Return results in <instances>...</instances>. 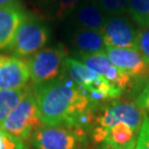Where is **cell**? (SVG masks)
<instances>
[{"label": "cell", "mask_w": 149, "mask_h": 149, "mask_svg": "<svg viewBox=\"0 0 149 149\" xmlns=\"http://www.w3.org/2000/svg\"><path fill=\"white\" fill-rule=\"evenodd\" d=\"M39 118L47 126L87 129L94 119L96 105L68 76L62 74L33 88Z\"/></svg>", "instance_id": "cell-1"}, {"label": "cell", "mask_w": 149, "mask_h": 149, "mask_svg": "<svg viewBox=\"0 0 149 149\" xmlns=\"http://www.w3.org/2000/svg\"><path fill=\"white\" fill-rule=\"evenodd\" d=\"M50 37L51 31L47 23L37 16L27 13L17 29L9 50L16 58H30L47 45Z\"/></svg>", "instance_id": "cell-2"}, {"label": "cell", "mask_w": 149, "mask_h": 149, "mask_svg": "<svg viewBox=\"0 0 149 149\" xmlns=\"http://www.w3.org/2000/svg\"><path fill=\"white\" fill-rule=\"evenodd\" d=\"M31 140L34 149H85L88 145L83 128L43 124L34 130Z\"/></svg>", "instance_id": "cell-3"}, {"label": "cell", "mask_w": 149, "mask_h": 149, "mask_svg": "<svg viewBox=\"0 0 149 149\" xmlns=\"http://www.w3.org/2000/svg\"><path fill=\"white\" fill-rule=\"evenodd\" d=\"M41 125L33 88H28L21 101L11 111L0 128L24 141L31 138L34 130Z\"/></svg>", "instance_id": "cell-4"}, {"label": "cell", "mask_w": 149, "mask_h": 149, "mask_svg": "<svg viewBox=\"0 0 149 149\" xmlns=\"http://www.w3.org/2000/svg\"><path fill=\"white\" fill-rule=\"evenodd\" d=\"M66 52L62 44L42 49L27 60L30 80L36 84H44L62 75Z\"/></svg>", "instance_id": "cell-5"}, {"label": "cell", "mask_w": 149, "mask_h": 149, "mask_svg": "<svg viewBox=\"0 0 149 149\" xmlns=\"http://www.w3.org/2000/svg\"><path fill=\"white\" fill-rule=\"evenodd\" d=\"M101 32L106 47L138 50L140 30L130 16L125 13L107 16Z\"/></svg>", "instance_id": "cell-6"}, {"label": "cell", "mask_w": 149, "mask_h": 149, "mask_svg": "<svg viewBox=\"0 0 149 149\" xmlns=\"http://www.w3.org/2000/svg\"><path fill=\"white\" fill-rule=\"evenodd\" d=\"M105 54L117 69L125 72L133 80H146L149 77V64L137 49L106 47Z\"/></svg>", "instance_id": "cell-7"}, {"label": "cell", "mask_w": 149, "mask_h": 149, "mask_svg": "<svg viewBox=\"0 0 149 149\" xmlns=\"http://www.w3.org/2000/svg\"><path fill=\"white\" fill-rule=\"evenodd\" d=\"M143 111L135 103H115L111 106L106 107L101 115L96 117L94 127L107 129L118 123H124L139 130L143 123Z\"/></svg>", "instance_id": "cell-8"}, {"label": "cell", "mask_w": 149, "mask_h": 149, "mask_svg": "<svg viewBox=\"0 0 149 149\" xmlns=\"http://www.w3.org/2000/svg\"><path fill=\"white\" fill-rule=\"evenodd\" d=\"M138 133L139 130L127 124L118 123L107 129L94 127L92 139L95 143H104L112 149H135Z\"/></svg>", "instance_id": "cell-9"}, {"label": "cell", "mask_w": 149, "mask_h": 149, "mask_svg": "<svg viewBox=\"0 0 149 149\" xmlns=\"http://www.w3.org/2000/svg\"><path fill=\"white\" fill-rule=\"evenodd\" d=\"M27 12L20 1L17 0L9 5L0 6V50H9Z\"/></svg>", "instance_id": "cell-10"}, {"label": "cell", "mask_w": 149, "mask_h": 149, "mask_svg": "<svg viewBox=\"0 0 149 149\" xmlns=\"http://www.w3.org/2000/svg\"><path fill=\"white\" fill-rule=\"evenodd\" d=\"M30 79L27 62L11 56L0 68V91L24 88Z\"/></svg>", "instance_id": "cell-11"}, {"label": "cell", "mask_w": 149, "mask_h": 149, "mask_svg": "<svg viewBox=\"0 0 149 149\" xmlns=\"http://www.w3.org/2000/svg\"><path fill=\"white\" fill-rule=\"evenodd\" d=\"M71 17L76 28L102 31L107 16L100 9L95 0H84Z\"/></svg>", "instance_id": "cell-12"}, {"label": "cell", "mask_w": 149, "mask_h": 149, "mask_svg": "<svg viewBox=\"0 0 149 149\" xmlns=\"http://www.w3.org/2000/svg\"><path fill=\"white\" fill-rule=\"evenodd\" d=\"M71 45L76 53H102L106 48L101 31L82 28H75L71 37Z\"/></svg>", "instance_id": "cell-13"}, {"label": "cell", "mask_w": 149, "mask_h": 149, "mask_svg": "<svg viewBox=\"0 0 149 149\" xmlns=\"http://www.w3.org/2000/svg\"><path fill=\"white\" fill-rule=\"evenodd\" d=\"M77 60L81 63L86 65L88 69L96 72L97 74L104 75L106 74L108 69L113 65V63L107 58L105 52L102 53H76Z\"/></svg>", "instance_id": "cell-14"}, {"label": "cell", "mask_w": 149, "mask_h": 149, "mask_svg": "<svg viewBox=\"0 0 149 149\" xmlns=\"http://www.w3.org/2000/svg\"><path fill=\"white\" fill-rule=\"evenodd\" d=\"M28 88H19L11 91H0V126L11 111L17 106V104L21 101Z\"/></svg>", "instance_id": "cell-15"}, {"label": "cell", "mask_w": 149, "mask_h": 149, "mask_svg": "<svg viewBox=\"0 0 149 149\" xmlns=\"http://www.w3.org/2000/svg\"><path fill=\"white\" fill-rule=\"evenodd\" d=\"M127 12L139 27H149V0H129Z\"/></svg>", "instance_id": "cell-16"}, {"label": "cell", "mask_w": 149, "mask_h": 149, "mask_svg": "<svg viewBox=\"0 0 149 149\" xmlns=\"http://www.w3.org/2000/svg\"><path fill=\"white\" fill-rule=\"evenodd\" d=\"M95 2L106 16H114L126 13L129 0H95Z\"/></svg>", "instance_id": "cell-17"}, {"label": "cell", "mask_w": 149, "mask_h": 149, "mask_svg": "<svg viewBox=\"0 0 149 149\" xmlns=\"http://www.w3.org/2000/svg\"><path fill=\"white\" fill-rule=\"evenodd\" d=\"M83 1L84 0H56L53 6L54 18L63 20L68 17H71Z\"/></svg>", "instance_id": "cell-18"}, {"label": "cell", "mask_w": 149, "mask_h": 149, "mask_svg": "<svg viewBox=\"0 0 149 149\" xmlns=\"http://www.w3.org/2000/svg\"><path fill=\"white\" fill-rule=\"evenodd\" d=\"M0 149H29L26 143L0 128Z\"/></svg>", "instance_id": "cell-19"}, {"label": "cell", "mask_w": 149, "mask_h": 149, "mask_svg": "<svg viewBox=\"0 0 149 149\" xmlns=\"http://www.w3.org/2000/svg\"><path fill=\"white\" fill-rule=\"evenodd\" d=\"M135 149H149V116L144 115Z\"/></svg>", "instance_id": "cell-20"}, {"label": "cell", "mask_w": 149, "mask_h": 149, "mask_svg": "<svg viewBox=\"0 0 149 149\" xmlns=\"http://www.w3.org/2000/svg\"><path fill=\"white\" fill-rule=\"evenodd\" d=\"M138 50L145 61L149 64V27L140 29L138 39Z\"/></svg>", "instance_id": "cell-21"}, {"label": "cell", "mask_w": 149, "mask_h": 149, "mask_svg": "<svg viewBox=\"0 0 149 149\" xmlns=\"http://www.w3.org/2000/svg\"><path fill=\"white\" fill-rule=\"evenodd\" d=\"M136 105L143 111L146 112L149 116V83L144 87V90L141 91V93L138 95L136 100Z\"/></svg>", "instance_id": "cell-22"}, {"label": "cell", "mask_w": 149, "mask_h": 149, "mask_svg": "<svg viewBox=\"0 0 149 149\" xmlns=\"http://www.w3.org/2000/svg\"><path fill=\"white\" fill-rule=\"evenodd\" d=\"M36 1H37V3L39 6H41V7H44V8H45V7H50V6L53 7L56 0H36Z\"/></svg>", "instance_id": "cell-23"}, {"label": "cell", "mask_w": 149, "mask_h": 149, "mask_svg": "<svg viewBox=\"0 0 149 149\" xmlns=\"http://www.w3.org/2000/svg\"><path fill=\"white\" fill-rule=\"evenodd\" d=\"M9 59V56H6V55H2V54H0V68L3 65V64L8 61Z\"/></svg>", "instance_id": "cell-24"}, {"label": "cell", "mask_w": 149, "mask_h": 149, "mask_svg": "<svg viewBox=\"0 0 149 149\" xmlns=\"http://www.w3.org/2000/svg\"><path fill=\"white\" fill-rule=\"evenodd\" d=\"M13 1H17V0H0V6H6V5H9L11 2Z\"/></svg>", "instance_id": "cell-25"}, {"label": "cell", "mask_w": 149, "mask_h": 149, "mask_svg": "<svg viewBox=\"0 0 149 149\" xmlns=\"http://www.w3.org/2000/svg\"><path fill=\"white\" fill-rule=\"evenodd\" d=\"M100 149H112V148H109L108 146H106V145H104V146H102V147H101Z\"/></svg>", "instance_id": "cell-26"}]
</instances>
